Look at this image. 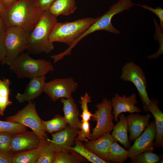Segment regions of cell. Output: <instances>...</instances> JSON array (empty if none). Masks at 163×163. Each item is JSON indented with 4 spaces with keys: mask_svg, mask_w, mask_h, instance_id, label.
<instances>
[{
    "mask_svg": "<svg viewBox=\"0 0 163 163\" xmlns=\"http://www.w3.org/2000/svg\"><path fill=\"white\" fill-rule=\"evenodd\" d=\"M114 140L110 133H107L95 140L85 141L84 145L98 157L108 162L110 145Z\"/></svg>",
    "mask_w": 163,
    "mask_h": 163,
    "instance_id": "cell-17",
    "label": "cell"
},
{
    "mask_svg": "<svg viewBox=\"0 0 163 163\" xmlns=\"http://www.w3.org/2000/svg\"><path fill=\"white\" fill-rule=\"evenodd\" d=\"M10 84L9 79L5 78L2 80L0 79V115L2 116H4L6 108L12 104L9 99Z\"/></svg>",
    "mask_w": 163,
    "mask_h": 163,
    "instance_id": "cell-24",
    "label": "cell"
},
{
    "mask_svg": "<svg viewBox=\"0 0 163 163\" xmlns=\"http://www.w3.org/2000/svg\"><path fill=\"white\" fill-rule=\"evenodd\" d=\"M37 0H17L0 14L6 28L20 27L30 33L44 11L38 5Z\"/></svg>",
    "mask_w": 163,
    "mask_h": 163,
    "instance_id": "cell-1",
    "label": "cell"
},
{
    "mask_svg": "<svg viewBox=\"0 0 163 163\" xmlns=\"http://www.w3.org/2000/svg\"><path fill=\"white\" fill-rule=\"evenodd\" d=\"M159 103L158 98H152L149 104L142 106L144 111L150 112L154 118L156 134L154 145L156 148L163 147V113L158 107Z\"/></svg>",
    "mask_w": 163,
    "mask_h": 163,
    "instance_id": "cell-15",
    "label": "cell"
},
{
    "mask_svg": "<svg viewBox=\"0 0 163 163\" xmlns=\"http://www.w3.org/2000/svg\"><path fill=\"white\" fill-rule=\"evenodd\" d=\"M22 94L18 93L15 98L20 103L30 102L38 97L43 92L46 83L45 76L38 77L30 79Z\"/></svg>",
    "mask_w": 163,
    "mask_h": 163,
    "instance_id": "cell-18",
    "label": "cell"
},
{
    "mask_svg": "<svg viewBox=\"0 0 163 163\" xmlns=\"http://www.w3.org/2000/svg\"><path fill=\"white\" fill-rule=\"evenodd\" d=\"M118 118L119 121L114 126L111 135L115 141L119 142L128 149L131 146V142L128 136L127 116L123 113L119 115Z\"/></svg>",
    "mask_w": 163,
    "mask_h": 163,
    "instance_id": "cell-20",
    "label": "cell"
},
{
    "mask_svg": "<svg viewBox=\"0 0 163 163\" xmlns=\"http://www.w3.org/2000/svg\"><path fill=\"white\" fill-rule=\"evenodd\" d=\"M133 0H118L117 2L111 6L109 10L103 15L99 17L98 19L91 25L87 30L73 43L65 50L68 54L71 53L73 48L81 40L88 35L95 31L105 30L110 33L119 34L120 31L115 27L111 23L113 17L116 14L133 7Z\"/></svg>",
    "mask_w": 163,
    "mask_h": 163,
    "instance_id": "cell-4",
    "label": "cell"
},
{
    "mask_svg": "<svg viewBox=\"0 0 163 163\" xmlns=\"http://www.w3.org/2000/svg\"><path fill=\"white\" fill-rule=\"evenodd\" d=\"M30 33L18 27L6 28L4 33V41L7 55L2 65L9 66L17 57L27 50Z\"/></svg>",
    "mask_w": 163,
    "mask_h": 163,
    "instance_id": "cell-6",
    "label": "cell"
},
{
    "mask_svg": "<svg viewBox=\"0 0 163 163\" xmlns=\"http://www.w3.org/2000/svg\"><path fill=\"white\" fill-rule=\"evenodd\" d=\"M4 33L0 34V63L4 60L7 55L4 41Z\"/></svg>",
    "mask_w": 163,
    "mask_h": 163,
    "instance_id": "cell-35",
    "label": "cell"
},
{
    "mask_svg": "<svg viewBox=\"0 0 163 163\" xmlns=\"http://www.w3.org/2000/svg\"><path fill=\"white\" fill-rule=\"evenodd\" d=\"M12 155L0 153V163H12Z\"/></svg>",
    "mask_w": 163,
    "mask_h": 163,
    "instance_id": "cell-37",
    "label": "cell"
},
{
    "mask_svg": "<svg viewBox=\"0 0 163 163\" xmlns=\"http://www.w3.org/2000/svg\"><path fill=\"white\" fill-rule=\"evenodd\" d=\"M91 17L79 19L72 22H57L50 34V40L71 45L98 18Z\"/></svg>",
    "mask_w": 163,
    "mask_h": 163,
    "instance_id": "cell-5",
    "label": "cell"
},
{
    "mask_svg": "<svg viewBox=\"0 0 163 163\" xmlns=\"http://www.w3.org/2000/svg\"><path fill=\"white\" fill-rule=\"evenodd\" d=\"M120 78L132 82L138 91L142 104H149L150 99L146 90L147 80L140 66L132 62L126 63L122 68Z\"/></svg>",
    "mask_w": 163,
    "mask_h": 163,
    "instance_id": "cell-9",
    "label": "cell"
},
{
    "mask_svg": "<svg viewBox=\"0 0 163 163\" xmlns=\"http://www.w3.org/2000/svg\"><path fill=\"white\" fill-rule=\"evenodd\" d=\"M13 134L5 133H0V153L12 154L11 141Z\"/></svg>",
    "mask_w": 163,
    "mask_h": 163,
    "instance_id": "cell-32",
    "label": "cell"
},
{
    "mask_svg": "<svg viewBox=\"0 0 163 163\" xmlns=\"http://www.w3.org/2000/svg\"><path fill=\"white\" fill-rule=\"evenodd\" d=\"M7 8L3 0H0V15L2 14Z\"/></svg>",
    "mask_w": 163,
    "mask_h": 163,
    "instance_id": "cell-39",
    "label": "cell"
},
{
    "mask_svg": "<svg viewBox=\"0 0 163 163\" xmlns=\"http://www.w3.org/2000/svg\"><path fill=\"white\" fill-rule=\"evenodd\" d=\"M80 127V130H78V133L76 139L80 141H86L89 140L91 133L89 121L81 122Z\"/></svg>",
    "mask_w": 163,
    "mask_h": 163,
    "instance_id": "cell-33",
    "label": "cell"
},
{
    "mask_svg": "<svg viewBox=\"0 0 163 163\" xmlns=\"http://www.w3.org/2000/svg\"><path fill=\"white\" fill-rule=\"evenodd\" d=\"M128 152L114 140L111 143L108 154L110 163H123L128 158Z\"/></svg>",
    "mask_w": 163,
    "mask_h": 163,
    "instance_id": "cell-25",
    "label": "cell"
},
{
    "mask_svg": "<svg viewBox=\"0 0 163 163\" xmlns=\"http://www.w3.org/2000/svg\"><path fill=\"white\" fill-rule=\"evenodd\" d=\"M56 0H37V3L40 8L45 11L48 10L50 5Z\"/></svg>",
    "mask_w": 163,
    "mask_h": 163,
    "instance_id": "cell-36",
    "label": "cell"
},
{
    "mask_svg": "<svg viewBox=\"0 0 163 163\" xmlns=\"http://www.w3.org/2000/svg\"><path fill=\"white\" fill-rule=\"evenodd\" d=\"M87 160L71 149L67 151H56L53 163H80Z\"/></svg>",
    "mask_w": 163,
    "mask_h": 163,
    "instance_id": "cell-23",
    "label": "cell"
},
{
    "mask_svg": "<svg viewBox=\"0 0 163 163\" xmlns=\"http://www.w3.org/2000/svg\"><path fill=\"white\" fill-rule=\"evenodd\" d=\"M17 0H3L7 8L10 6Z\"/></svg>",
    "mask_w": 163,
    "mask_h": 163,
    "instance_id": "cell-40",
    "label": "cell"
},
{
    "mask_svg": "<svg viewBox=\"0 0 163 163\" xmlns=\"http://www.w3.org/2000/svg\"><path fill=\"white\" fill-rule=\"evenodd\" d=\"M95 107L97 109L93 114L91 120L96 121L97 124L92 129L89 139L90 141L95 140L104 133H110L115 126L113 122L114 118L111 100L107 97L104 98Z\"/></svg>",
    "mask_w": 163,
    "mask_h": 163,
    "instance_id": "cell-7",
    "label": "cell"
},
{
    "mask_svg": "<svg viewBox=\"0 0 163 163\" xmlns=\"http://www.w3.org/2000/svg\"><path fill=\"white\" fill-rule=\"evenodd\" d=\"M91 97L87 92L80 97L79 102L82 110V114L80 115L82 119L81 122L89 121L91 119L93 114L89 110L88 107V104L91 101Z\"/></svg>",
    "mask_w": 163,
    "mask_h": 163,
    "instance_id": "cell-31",
    "label": "cell"
},
{
    "mask_svg": "<svg viewBox=\"0 0 163 163\" xmlns=\"http://www.w3.org/2000/svg\"><path fill=\"white\" fill-rule=\"evenodd\" d=\"M27 127L21 124L0 120V133H5L15 134L27 131Z\"/></svg>",
    "mask_w": 163,
    "mask_h": 163,
    "instance_id": "cell-30",
    "label": "cell"
},
{
    "mask_svg": "<svg viewBox=\"0 0 163 163\" xmlns=\"http://www.w3.org/2000/svg\"><path fill=\"white\" fill-rule=\"evenodd\" d=\"M6 28L4 21L0 15V34L4 33Z\"/></svg>",
    "mask_w": 163,
    "mask_h": 163,
    "instance_id": "cell-38",
    "label": "cell"
},
{
    "mask_svg": "<svg viewBox=\"0 0 163 163\" xmlns=\"http://www.w3.org/2000/svg\"><path fill=\"white\" fill-rule=\"evenodd\" d=\"M57 22V18L47 10L45 11L32 31L30 33L27 53L33 54L51 52L54 49L53 43L50 36L53 28Z\"/></svg>",
    "mask_w": 163,
    "mask_h": 163,
    "instance_id": "cell-2",
    "label": "cell"
},
{
    "mask_svg": "<svg viewBox=\"0 0 163 163\" xmlns=\"http://www.w3.org/2000/svg\"><path fill=\"white\" fill-rule=\"evenodd\" d=\"M38 147L13 154L12 163H36L39 156Z\"/></svg>",
    "mask_w": 163,
    "mask_h": 163,
    "instance_id": "cell-26",
    "label": "cell"
},
{
    "mask_svg": "<svg viewBox=\"0 0 163 163\" xmlns=\"http://www.w3.org/2000/svg\"><path fill=\"white\" fill-rule=\"evenodd\" d=\"M152 115L147 112L145 115H141L139 113H131L127 116L128 130L130 142H133L138 137L149 123Z\"/></svg>",
    "mask_w": 163,
    "mask_h": 163,
    "instance_id": "cell-16",
    "label": "cell"
},
{
    "mask_svg": "<svg viewBox=\"0 0 163 163\" xmlns=\"http://www.w3.org/2000/svg\"><path fill=\"white\" fill-rule=\"evenodd\" d=\"M40 139L32 131L13 134L11 141V153L13 154L37 148Z\"/></svg>",
    "mask_w": 163,
    "mask_h": 163,
    "instance_id": "cell-14",
    "label": "cell"
},
{
    "mask_svg": "<svg viewBox=\"0 0 163 163\" xmlns=\"http://www.w3.org/2000/svg\"><path fill=\"white\" fill-rule=\"evenodd\" d=\"M64 117L71 127L79 129L81 122L79 118L80 112L75 101L72 96L68 98H61Z\"/></svg>",
    "mask_w": 163,
    "mask_h": 163,
    "instance_id": "cell-19",
    "label": "cell"
},
{
    "mask_svg": "<svg viewBox=\"0 0 163 163\" xmlns=\"http://www.w3.org/2000/svg\"><path fill=\"white\" fill-rule=\"evenodd\" d=\"M163 159H161L159 161V163H163Z\"/></svg>",
    "mask_w": 163,
    "mask_h": 163,
    "instance_id": "cell-41",
    "label": "cell"
},
{
    "mask_svg": "<svg viewBox=\"0 0 163 163\" xmlns=\"http://www.w3.org/2000/svg\"><path fill=\"white\" fill-rule=\"evenodd\" d=\"M156 131L155 120L148 124L144 132L135 139L133 145L127 150L128 158L139 155L147 151L153 150Z\"/></svg>",
    "mask_w": 163,
    "mask_h": 163,
    "instance_id": "cell-11",
    "label": "cell"
},
{
    "mask_svg": "<svg viewBox=\"0 0 163 163\" xmlns=\"http://www.w3.org/2000/svg\"><path fill=\"white\" fill-rule=\"evenodd\" d=\"M77 8L75 0H56L48 11L54 17L60 15L68 16L73 13Z\"/></svg>",
    "mask_w": 163,
    "mask_h": 163,
    "instance_id": "cell-21",
    "label": "cell"
},
{
    "mask_svg": "<svg viewBox=\"0 0 163 163\" xmlns=\"http://www.w3.org/2000/svg\"><path fill=\"white\" fill-rule=\"evenodd\" d=\"M161 158L159 155L153 153L152 150H149L131 157L130 163H157Z\"/></svg>",
    "mask_w": 163,
    "mask_h": 163,
    "instance_id": "cell-29",
    "label": "cell"
},
{
    "mask_svg": "<svg viewBox=\"0 0 163 163\" xmlns=\"http://www.w3.org/2000/svg\"><path fill=\"white\" fill-rule=\"evenodd\" d=\"M79 130L68 125L60 131L51 133L52 138L50 141L55 151L69 150L75 141Z\"/></svg>",
    "mask_w": 163,
    "mask_h": 163,
    "instance_id": "cell-13",
    "label": "cell"
},
{
    "mask_svg": "<svg viewBox=\"0 0 163 163\" xmlns=\"http://www.w3.org/2000/svg\"><path fill=\"white\" fill-rule=\"evenodd\" d=\"M134 5L141 7L143 8L148 10L155 14L158 17L160 21V23L159 25L161 30H163V9L162 8L158 7L156 8L149 7L145 5H140L134 3Z\"/></svg>",
    "mask_w": 163,
    "mask_h": 163,
    "instance_id": "cell-34",
    "label": "cell"
},
{
    "mask_svg": "<svg viewBox=\"0 0 163 163\" xmlns=\"http://www.w3.org/2000/svg\"><path fill=\"white\" fill-rule=\"evenodd\" d=\"M114 120L117 122L118 116L121 113L128 112L130 113H139L142 110L136 105L138 103L137 96L133 93L128 97L125 94L122 96L116 93L111 99Z\"/></svg>",
    "mask_w": 163,
    "mask_h": 163,
    "instance_id": "cell-12",
    "label": "cell"
},
{
    "mask_svg": "<svg viewBox=\"0 0 163 163\" xmlns=\"http://www.w3.org/2000/svg\"><path fill=\"white\" fill-rule=\"evenodd\" d=\"M42 123L44 130L51 134L60 131L68 125L64 116L59 114L48 121L42 120Z\"/></svg>",
    "mask_w": 163,
    "mask_h": 163,
    "instance_id": "cell-27",
    "label": "cell"
},
{
    "mask_svg": "<svg viewBox=\"0 0 163 163\" xmlns=\"http://www.w3.org/2000/svg\"><path fill=\"white\" fill-rule=\"evenodd\" d=\"M10 69L19 78L44 76L54 70L50 62L44 59H36L29 53H23L9 66Z\"/></svg>",
    "mask_w": 163,
    "mask_h": 163,
    "instance_id": "cell-3",
    "label": "cell"
},
{
    "mask_svg": "<svg viewBox=\"0 0 163 163\" xmlns=\"http://www.w3.org/2000/svg\"><path fill=\"white\" fill-rule=\"evenodd\" d=\"M75 142V146L71 147L70 149L78 153L87 160L92 163H108L94 154L85 147L81 142L76 139Z\"/></svg>",
    "mask_w": 163,
    "mask_h": 163,
    "instance_id": "cell-28",
    "label": "cell"
},
{
    "mask_svg": "<svg viewBox=\"0 0 163 163\" xmlns=\"http://www.w3.org/2000/svg\"><path fill=\"white\" fill-rule=\"evenodd\" d=\"M37 147L39 149V154L36 163H53L56 151L50 140L43 137L40 139Z\"/></svg>",
    "mask_w": 163,
    "mask_h": 163,
    "instance_id": "cell-22",
    "label": "cell"
},
{
    "mask_svg": "<svg viewBox=\"0 0 163 163\" xmlns=\"http://www.w3.org/2000/svg\"><path fill=\"white\" fill-rule=\"evenodd\" d=\"M78 84L72 77L55 78L46 82L43 92L56 102L61 98H68L76 90Z\"/></svg>",
    "mask_w": 163,
    "mask_h": 163,
    "instance_id": "cell-10",
    "label": "cell"
},
{
    "mask_svg": "<svg viewBox=\"0 0 163 163\" xmlns=\"http://www.w3.org/2000/svg\"><path fill=\"white\" fill-rule=\"evenodd\" d=\"M6 121L18 123L31 129L40 139L43 137L48 138L42 125V120L38 115L36 104L31 101L22 109L12 116L5 118Z\"/></svg>",
    "mask_w": 163,
    "mask_h": 163,
    "instance_id": "cell-8",
    "label": "cell"
}]
</instances>
